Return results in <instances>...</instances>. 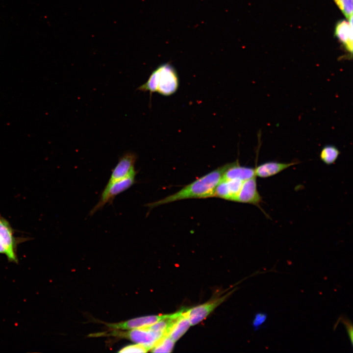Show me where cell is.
Here are the masks:
<instances>
[{"label": "cell", "instance_id": "cell-1", "mask_svg": "<svg viewBox=\"0 0 353 353\" xmlns=\"http://www.w3.org/2000/svg\"><path fill=\"white\" fill-rule=\"evenodd\" d=\"M229 165L227 163L185 186L177 192L161 200L148 203L151 209L160 205L187 199H203L214 197L215 189Z\"/></svg>", "mask_w": 353, "mask_h": 353}, {"label": "cell", "instance_id": "cell-2", "mask_svg": "<svg viewBox=\"0 0 353 353\" xmlns=\"http://www.w3.org/2000/svg\"><path fill=\"white\" fill-rule=\"evenodd\" d=\"M179 84V77L175 68L170 64L164 63L154 70L148 80L138 90L152 93L157 92L169 96L176 92Z\"/></svg>", "mask_w": 353, "mask_h": 353}, {"label": "cell", "instance_id": "cell-3", "mask_svg": "<svg viewBox=\"0 0 353 353\" xmlns=\"http://www.w3.org/2000/svg\"><path fill=\"white\" fill-rule=\"evenodd\" d=\"M9 222L0 215V253L4 254L9 262H18V245L26 238L16 237Z\"/></svg>", "mask_w": 353, "mask_h": 353}, {"label": "cell", "instance_id": "cell-4", "mask_svg": "<svg viewBox=\"0 0 353 353\" xmlns=\"http://www.w3.org/2000/svg\"><path fill=\"white\" fill-rule=\"evenodd\" d=\"M135 176L132 175L121 179L108 181L101 193L99 201L90 211L89 215L92 216L107 203L111 204L118 195L126 191L136 182Z\"/></svg>", "mask_w": 353, "mask_h": 353}, {"label": "cell", "instance_id": "cell-5", "mask_svg": "<svg viewBox=\"0 0 353 353\" xmlns=\"http://www.w3.org/2000/svg\"><path fill=\"white\" fill-rule=\"evenodd\" d=\"M97 336H113L128 339L132 342L142 344L149 350H151L155 344L161 338L149 327L122 331L120 330L113 329L112 332L97 333Z\"/></svg>", "mask_w": 353, "mask_h": 353}, {"label": "cell", "instance_id": "cell-6", "mask_svg": "<svg viewBox=\"0 0 353 353\" xmlns=\"http://www.w3.org/2000/svg\"><path fill=\"white\" fill-rule=\"evenodd\" d=\"M137 155L132 152L124 153L112 171L108 181H113L126 178L130 176L136 175L137 171L135 170Z\"/></svg>", "mask_w": 353, "mask_h": 353}, {"label": "cell", "instance_id": "cell-7", "mask_svg": "<svg viewBox=\"0 0 353 353\" xmlns=\"http://www.w3.org/2000/svg\"><path fill=\"white\" fill-rule=\"evenodd\" d=\"M233 290L223 296L186 310L191 325H195L204 319L216 307L223 303Z\"/></svg>", "mask_w": 353, "mask_h": 353}, {"label": "cell", "instance_id": "cell-8", "mask_svg": "<svg viewBox=\"0 0 353 353\" xmlns=\"http://www.w3.org/2000/svg\"><path fill=\"white\" fill-rule=\"evenodd\" d=\"M170 314L150 315L133 318L116 323H105L112 329L129 330L149 327L158 321L166 319Z\"/></svg>", "mask_w": 353, "mask_h": 353}, {"label": "cell", "instance_id": "cell-9", "mask_svg": "<svg viewBox=\"0 0 353 353\" xmlns=\"http://www.w3.org/2000/svg\"><path fill=\"white\" fill-rule=\"evenodd\" d=\"M256 177L254 176L243 182L234 202L260 206L262 199L257 189Z\"/></svg>", "mask_w": 353, "mask_h": 353}, {"label": "cell", "instance_id": "cell-10", "mask_svg": "<svg viewBox=\"0 0 353 353\" xmlns=\"http://www.w3.org/2000/svg\"><path fill=\"white\" fill-rule=\"evenodd\" d=\"M334 34L345 51L352 57L353 47V19L339 21L335 26Z\"/></svg>", "mask_w": 353, "mask_h": 353}, {"label": "cell", "instance_id": "cell-11", "mask_svg": "<svg viewBox=\"0 0 353 353\" xmlns=\"http://www.w3.org/2000/svg\"><path fill=\"white\" fill-rule=\"evenodd\" d=\"M244 181L222 179L215 189L214 197L234 202Z\"/></svg>", "mask_w": 353, "mask_h": 353}, {"label": "cell", "instance_id": "cell-12", "mask_svg": "<svg viewBox=\"0 0 353 353\" xmlns=\"http://www.w3.org/2000/svg\"><path fill=\"white\" fill-rule=\"evenodd\" d=\"M298 164L296 162L283 163L277 161H268L260 164L254 168L255 175L260 178H268L275 176L291 166Z\"/></svg>", "mask_w": 353, "mask_h": 353}, {"label": "cell", "instance_id": "cell-13", "mask_svg": "<svg viewBox=\"0 0 353 353\" xmlns=\"http://www.w3.org/2000/svg\"><path fill=\"white\" fill-rule=\"evenodd\" d=\"M254 176H255L254 168L242 166L236 160L229 163L223 174L222 179L245 181Z\"/></svg>", "mask_w": 353, "mask_h": 353}, {"label": "cell", "instance_id": "cell-14", "mask_svg": "<svg viewBox=\"0 0 353 353\" xmlns=\"http://www.w3.org/2000/svg\"><path fill=\"white\" fill-rule=\"evenodd\" d=\"M191 326L184 309L182 313L175 320L167 334L175 342L179 339Z\"/></svg>", "mask_w": 353, "mask_h": 353}, {"label": "cell", "instance_id": "cell-15", "mask_svg": "<svg viewBox=\"0 0 353 353\" xmlns=\"http://www.w3.org/2000/svg\"><path fill=\"white\" fill-rule=\"evenodd\" d=\"M340 154V151L335 146L328 145L322 148L320 153V157L325 164L328 165L333 164Z\"/></svg>", "mask_w": 353, "mask_h": 353}, {"label": "cell", "instance_id": "cell-16", "mask_svg": "<svg viewBox=\"0 0 353 353\" xmlns=\"http://www.w3.org/2000/svg\"><path fill=\"white\" fill-rule=\"evenodd\" d=\"M175 341L169 336L162 337L151 349L153 353H170L172 351Z\"/></svg>", "mask_w": 353, "mask_h": 353}, {"label": "cell", "instance_id": "cell-17", "mask_svg": "<svg viewBox=\"0 0 353 353\" xmlns=\"http://www.w3.org/2000/svg\"><path fill=\"white\" fill-rule=\"evenodd\" d=\"M348 21L353 19V0H333Z\"/></svg>", "mask_w": 353, "mask_h": 353}, {"label": "cell", "instance_id": "cell-18", "mask_svg": "<svg viewBox=\"0 0 353 353\" xmlns=\"http://www.w3.org/2000/svg\"><path fill=\"white\" fill-rule=\"evenodd\" d=\"M339 323H342L345 326L347 333L348 334L349 340L350 341L352 348L353 347V323L352 321L345 315H341L338 319L336 323L334 326V330L336 329V327Z\"/></svg>", "mask_w": 353, "mask_h": 353}, {"label": "cell", "instance_id": "cell-19", "mask_svg": "<svg viewBox=\"0 0 353 353\" xmlns=\"http://www.w3.org/2000/svg\"><path fill=\"white\" fill-rule=\"evenodd\" d=\"M268 319V314L265 312H258L254 314L252 321V326L256 331L263 328Z\"/></svg>", "mask_w": 353, "mask_h": 353}, {"label": "cell", "instance_id": "cell-20", "mask_svg": "<svg viewBox=\"0 0 353 353\" xmlns=\"http://www.w3.org/2000/svg\"><path fill=\"white\" fill-rule=\"evenodd\" d=\"M149 350H150L145 346L140 344L136 343L135 344L126 346L120 349L118 352L122 353H146Z\"/></svg>", "mask_w": 353, "mask_h": 353}]
</instances>
